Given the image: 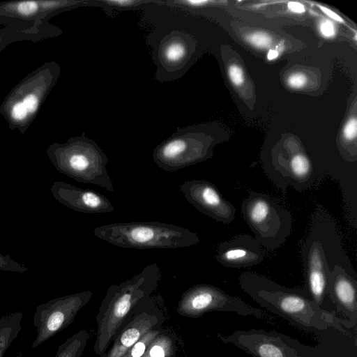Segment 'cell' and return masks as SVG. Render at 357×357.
<instances>
[{
	"label": "cell",
	"instance_id": "6da1fadb",
	"mask_svg": "<svg viewBox=\"0 0 357 357\" xmlns=\"http://www.w3.org/2000/svg\"><path fill=\"white\" fill-rule=\"evenodd\" d=\"M143 22L152 26L146 40L155 66V79L166 83L182 78L190 68L196 40L189 15L162 2L144 10Z\"/></svg>",
	"mask_w": 357,
	"mask_h": 357
},
{
	"label": "cell",
	"instance_id": "7a4b0ae2",
	"mask_svg": "<svg viewBox=\"0 0 357 357\" xmlns=\"http://www.w3.org/2000/svg\"><path fill=\"white\" fill-rule=\"evenodd\" d=\"M243 291L256 303L291 324L307 332L339 327L341 320L319 307L306 290L290 289L257 273L245 272L239 276Z\"/></svg>",
	"mask_w": 357,
	"mask_h": 357
},
{
	"label": "cell",
	"instance_id": "3957f363",
	"mask_svg": "<svg viewBox=\"0 0 357 357\" xmlns=\"http://www.w3.org/2000/svg\"><path fill=\"white\" fill-rule=\"evenodd\" d=\"M306 291L320 307L327 295L331 271L339 265L356 278L342 246L333 220L321 207L314 213L309 234L302 249Z\"/></svg>",
	"mask_w": 357,
	"mask_h": 357
},
{
	"label": "cell",
	"instance_id": "277c9868",
	"mask_svg": "<svg viewBox=\"0 0 357 357\" xmlns=\"http://www.w3.org/2000/svg\"><path fill=\"white\" fill-rule=\"evenodd\" d=\"M162 277L156 263L119 284L109 287L96 315V337L93 350L105 354L123 324L156 290Z\"/></svg>",
	"mask_w": 357,
	"mask_h": 357
},
{
	"label": "cell",
	"instance_id": "5b68a950",
	"mask_svg": "<svg viewBox=\"0 0 357 357\" xmlns=\"http://www.w3.org/2000/svg\"><path fill=\"white\" fill-rule=\"evenodd\" d=\"M93 234L123 248H181L199 243V236L185 227L158 221L116 222L96 227Z\"/></svg>",
	"mask_w": 357,
	"mask_h": 357
},
{
	"label": "cell",
	"instance_id": "8992f818",
	"mask_svg": "<svg viewBox=\"0 0 357 357\" xmlns=\"http://www.w3.org/2000/svg\"><path fill=\"white\" fill-rule=\"evenodd\" d=\"M56 169L74 180L98 185L109 192L114 187L106 168L109 159L92 139L84 132L63 144H54L48 151Z\"/></svg>",
	"mask_w": 357,
	"mask_h": 357
},
{
	"label": "cell",
	"instance_id": "52a82bcc",
	"mask_svg": "<svg viewBox=\"0 0 357 357\" xmlns=\"http://www.w3.org/2000/svg\"><path fill=\"white\" fill-rule=\"evenodd\" d=\"M241 212L262 247L271 250L278 249L290 234V213L266 194L251 192L242 202Z\"/></svg>",
	"mask_w": 357,
	"mask_h": 357
},
{
	"label": "cell",
	"instance_id": "ba28073f",
	"mask_svg": "<svg viewBox=\"0 0 357 357\" xmlns=\"http://www.w3.org/2000/svg\"><path fill=\"white\" fill-rule=\"evenodd\" d=\"M211 145L201 127H177L155 147L152 157L159 168L175 172L210 158Z\"/></svg>",
	"mask_w": 357,
	"mask_h": 357
},
{
	"label": "cell",
	"instance_id": "9c48e42d",
	"mask_svg": "<svg viewBox=\"0 0 357 357\" xmlns=\"http://www.w3.org/2000/svg\"><path fill=\"white\" fill-rule=\"evenodd\" d=\"M210 312H232L273 322L271 317L264 311L251 307L241 298L230 296L210 284H199L187 289L176 307L179 315L192 319Z\"/></svg>",
	"mask_w": 357,
	"mask_h": 357
},
{
	"label": "cell",
	"instance_id": "30bf717a",
	"mask_svg": "<svg viewBox=\"0 0 357 357\" xmlns=\"http://www.w3.org/2000/svg\"><path fill=\"white\" fill-rule=\"evenodd\" d=\"M93 296L91 290L56 298L36 307L33 324L37 335L33 349L39 347L72 324L76 315Z\"/></svg>",
	"mask_w": 357,
	"mask_h": 357
},
{
	"label": "cell",
	"instance_id": "8fae6325",
	"mask_svg": "<svg viewBox=\"0 0 357 357\" xmlns=\"http://www.w3.org/2000/svg\"><path fill=\"white\" fill-rule=\"evenodd\" d=\"M165 316L150 297L136 309L114 338L109 349L100 357H122L146 333L162 326Z\"/></svg>",
	"mask_w": 357,
	"mask_h": 357
},
{
	"label": "cell",
	"instance_id": "7c38bea8",
	"mask_svg": "<svg viewBox=\"0 0 357 357\" xmlns=\"http://www.w3.org/2000/svg\"><path fill=\"white\" fill-rule=\"evenodd\" d=\"M180 190L186 200L200 213L225 224L234 220L235 207L210 181L202 179L185 181L180 185Z\"/></svg>",
	"mask_w": 357,
	"mask_h": 357
},
{
	"label": "cell",
	"instance_id": "4fadbf2b",
	"mask_svg": "<svg viewBox=\"0 0 357 357\" xmlns=\"http://www.w3.org/2000/svg\"><path fill=\"white\" fill-rule=\"evenodd\" d=\"M225 344H232L254 357H301L278 334L263 329L238 331L229 335L217 333Z\"/></svg>",
	"mask_w": 357,
	"mask_h": 357
},
{
	"label": "cell",
	"instance_id": "5bb4252c",
	"mask_svg": "<svg viewBox=\"0 0 357 357\" xmlns=\"http://www.w3.org/2000/svg\"><path fill=\"white\" fill-rule=\"evenodd\" d=\"M50 191L54 198L65 206L84 213H108L114 211L111 202L92 189L78 188L64 181H54Z\"/></svg>",
	"mask_w": 357,
	"mask_h": 357
},
{
	"label": "cell",
	"instance_id": "9a60e30c",
	"mask_svg": "<svg viewBox=\"0 0 357 357\" xmlns=\"http://www.w3.org/2000/svg\"><path fill=\"white\" fill-rule=\"evenodd\" d=\"M264 259L262 245L249 234H239L220 242L216 261L227 268H245L257 265Z\"/></svg>",
	"mask_w": 357,
	"mask_h": 357
},
{
	"label": "cell",
	"instance_id": "2e32d148",
	"mask_svg": "<svg viewBox=\"0 0 357 357\" xmlns=\"http://www.w3.org/2000/svg\"><path fill=\"white\" fill-rule=\"evenodd\" d=\"M327 295L337 310L354 326L357 320V280L345 269L336 265L331 271Z\"/></svg>",
	"mask_w": 357,
	"mask_h": 357
},
{
	"label": "cell",
	"instance_id": "e0dca14e",
	"mask_svg": "<svg viewBox=\"0 0 357 357\" xmlns=\"http://www.w3.org/2000/svg\"><path fill=\"white\" fill-rule=\"evenodd\" d=\"M162 0H86V6L101 8L108 17H114L115 13L129 10H144Z\"/></svg>",
	"mask_w": 357,
	"mask_h": 357
},
{
	"label": "cell",
	"instance_id": "ac0fdd59",
	"mask_svg": "<svg viewBox=\"0 0 357 357\" xmlns=\"http://www.w3.org/2000/svg\"><path fill=\"white\" fill-rule=\"evenodd\" d=\"M178 348L176 335L162 328L160 333L150 342L142 357H176Z\"/></svg>",
	"mask_w": 357,
	"mask_h": 357
},
{
	"label": "cell",
	"instance_id": "d6986e66",
	"mask_svg": "<svg viewBox=\"0 0 357 357\" xmlns=\"http://www.w3.org/2000/svg\"><path fill=\"white\" fill-rule=\"evenodd\" d=\"M22 312L18 311L0 317V357L17 338L22 331Z\"/></svg>",
	"mask_w": 357,
	"mask_h": 357
},
{
	"label": "cell",
	"instance_id": "ffe728a7",
	"mask_svg": "<svg viewBox=\"0 0 357 357\" xmlns=\"http://www.w3.org/2000/svg\"><path fill=\"white\" fill-rule=\"evenodd\" d=\"M88 340V331L79 330L59 346L54 357H82Z\"/></svg>",
	"mask_w": 357,
	"mask_h": 357
},
{
	"label": "cell",
	"instance_id": "44dd1931",
	"mask_svg": "<svg viewBox=\"0 0 357 357\" xmlns=\"http://www.w3.org/2000/svg\"><path fill=\"white\" fill-rule=\"evenodd\" d=\"M162 327L151 329L140 338L122 357H142L150 342L160 333Z\"/></svg>",
	"mask_w": 357,
	"mask_h": 357
},
{
	"label": "cell",
	"instance_id": "7402d4cb",
	"mask_svg": "<svg viewBox=\"0 0 357 357\" xmlns=\"http://www.w3.org/2000/svg\"><path fill=\"white\" fill-rule=\"evenodd\" d=\"M245 38L252 46L262 50L270 48L273 43L270 35L264 32H252L248 34Z\"/></svg>",
	"mask_w": 357,
	"mask_h": 357
},
{
	"label": "cell",
	"instance_id": "603a6c76",
	"mask_svg": "<svg viewBox=\"0 0 357 357\" xmlns=\"http://www.w3.org/2000/svg\"><path fill=\"white\" fill-rule=\"evenodd\" d=\"M1 271L22 273L27 272L29 268L13 259L9 255H4L0 252Z\"/></svg>",
	"mask_w": 357,
	"mask_h": 357
},
{
	"label": "cell",
	"instance_id": "cb8c5ba5",
	"mask_svg": "<svg viewBox=\"0 0 357 357\" xmlns=\"http://www.w3.org/2000/svg\"><path fill=\"white\" fill-rule=\"evenodd\" d=\"M228 75L230 81L235 86H240L244 82V72L242 68L237 64H231L229 66Z\"/></svg>",
	"mask_w": 357,
	"mask_h": 357
},
{
	"label": "cell",
	"instance_id": "d4e9b609",
	"mask_svg": "<svg viewBox=\"0 0 357 357\" xmlns=\"http://www.w3.org/2000/svg\"><path fill=\"white\" fill-rule=\"evenodd\" d=\"M357 134V121L355 117L349 119L345 123L342 135L344 139L347 142L354 141Z\"/></svg>",
	"mask_w": 357,
	"mask_h": 357
},
{
	"label": "cell",
	"instance_id": "484cf974",
	"mask_svg": "<svg viewBox=\"0 0 357 357\" xmlns=\"http://www.w3.org/2000/svg\"><path fill=\"white\" fill-rule=\"evenodd\" d=\"M307 78L302 73H293L287 79V85L292 89H301L306 83Z\"/></svg>",
	"mask_w": 357,
	"mask_h": 357
},
{
	"label": "cell",
	"instance_id": "4316f807",
	"mask_svg": "<svg viewBox=\"0 0 357 357\" xmlns=\"http://www.w3.org/2000/svg\"><path fill=\"white\" fill-rule=\"evenodd\" d=\"M319 30L321 34L326 38H332L336 33L335 26L328 20H324L321 22Z\"/></svg>",
	"mask_w": 357,
	"mask_h": 357
},
{
	"label": "cell",
	"instance_id": "83f0119b",
	"mask_svg": "<svg viewBox=\"0 0 357 357\" xmlns=\"http://www.w3.org/2000/svg\"><path fill=\"white\" fill-rule=\"evenodd\" d=\"M28 112H34L38 108V100L35 95H27L22 102Z\"/></svg>",
	"mask_w": 357,
	"mask_h": 357
},
{
	"label": "cell",
	"instance_id": "f1b7e54d",
	"mask_svg": "<svg viewBox=\"0 0 357 357\" xmlns=\"http://www.w3.org/2000/svg\"><path fill=\"white\" fill-rule=\"evenodd\" d=\"M27 114L28 111L22 102L16 103L13 107L11 111L12 116L17 120H22L24 119Z\"/></svg>",
	"mask_w": 357,
	"mask_h": 357
},
{
	"label": "cell",
	"instance_id": "f546056e",
	"mask_svg": "<svg viewBox=\"0 0 357 357\" xmlns=\"http://www.w3.org/2000/svg\"><path fill=\"white\" fill-rule=\"evenodd\" d=\"M287 7L290 11L295 13H303L305 10L304 6L299 2H289Z\"/></svg>",
	"mask_w": 357,
	"mask_h": 357
},
{
	"label": "cell",
	"instance_id": "4dcf8cb0",
	"mask_svg": "<svg viewBox=\"0 0 357 357\" xmlns=\"http://www.w3.org/2000/svg\"><path fill=\"white\" fill-rule=\"evenodd\" d=\"M319 8L326 15L330 17L331 19H333L337 22H343L342 19L338 15H337L335 13L332 11L331 10L326 8V7L321 6H319Z\"/></svg>",
	"mask_w": 357,
	"mask_h": 357
},
{
	"label": "cell",
	"instance_id": "1f68e13d",
	"mask_svg": "<svg viewBox=\"0 0 357 357\" xmlns=\"http://www.w3.org/2000/svg\"><path fill=\"white\" fill-rule=\"evenodd\" d=\"M278 50H279L278 48L270 50L268 52L267 58L269 60H273V59H275V58H277L279 55Z\"/></svg>",
	"mask_w": 357,
	"mask_h": 357
}]
</instances>
